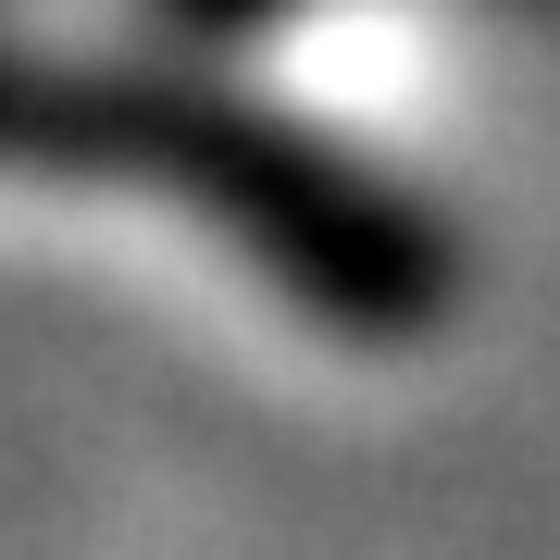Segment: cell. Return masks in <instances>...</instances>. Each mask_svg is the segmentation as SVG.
I'll return each instance as SVG.
<instances>
[{
    "label": "cell",
    "instance_id": "6da1fadb",
    "mask_svg": "<svg viewBox=\"0 0 560 560\" xmlns=\"http://www.w3.org/2000/svg\"><path fill=\"white\" fill-rule=\"evenodd\" d=\"M0 175L150 187V200L200 212L300 324L361 349H399L423 324H448L460 300L448 224L386 162H361L337 125L261 101L237 75L0 38Z\"/></svg>",
    "mask_w": 560,
    "mask_h": 560
}]
</instances>
